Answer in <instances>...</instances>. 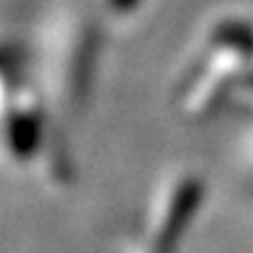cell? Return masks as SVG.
<instances>
[{
  "label": "cell",
  "mask_w": 253,
  "mask_h": 253,
  "mask_svg": "<svg viewBox=\"0 0 253 253\" xmlns=\"http://www.w3.org/2000/svg\"><path fill=\"white\" fill-rule=\"evenodd\" d=\"M106 5H109V10H111V13L122 16V13H126V10H132L134 0H106Z\"/></svg>",
  "instance_id": "1"
}]
</instances>
